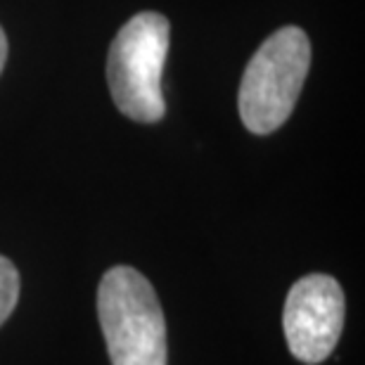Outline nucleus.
<instances>
[{"mask_svg":"<svg viewBox=\"0 0 365 365\" xmlns=\"http://www.w3.org/2000/svg\"><path fill=\"white\" fill-rule=\"evenodd\" d=\"M98 316L112 365H166V318L140 271L114 266L102 275Z\"/></svg>","mask_w":365,"mask_h":365,"instance_id":"nucleus-1","label":"nucleus"},{"mask_svg":"<svg viewBox=\"0 0 365 365\" xmlns=\"http://www.w3.org/2000/svg\"><path fill=\"white\" fill-rule=\"evenodd\" d=\"M311 67V43L302 29L284 26L268 36L240 83V119L254 135H268L294 112Z\"/></svg>","mask_w":365,"mask_h":365,"instance_id":"nucleus-2","label":"nucleus"},{"mask_svg":"<svg viewBox=\"0 0 365 365\" xmlns=\"http://www.w3.org/2000/svg\"><path fill=\"white\" fill-rule=\"evenodd\" d=\"M169 55V19L140 12L119 29L107 57V83L121 114L140 123L164 116L162 74Z\"/></svg>","mask_w":365,"mask_h":365,"instance_id":"nucleus-3","label":"nucleus"},{"mask_svg":"<svg viewBox=\"0 0 365 365\" xmlns=\"http://www.w3.org/2000/svg\"><path fill=\"white\" fill-rule=\"evenodd\" d=\"M344 311V292L334 277L311 273L297 280L282 316L292 356L306 365L323 363L341 337Z\"/></svg>","mask_w":365,"mask_h":365,"instance_id":"nucleus-4","label":"nucleus"},{"mask_svg":"<svg viewBox=\"0 0 365 365\" xmlns=\"http://www.w3.org/2000/svg\"><path fill=\"white\" fill-rule=\"evenodd\" d=\"M19 299V273L10 259L0 257V325L10 318Z\"/></svg>","mask_w":365,"mask_h":365,"instance_id":"nucleus-5","label":"nucleus"},{"mask_svg":"<svg viewBox=\"0 0 365 365\" xmlns=\"http://www.w3.org/2000/svg\"><path fill=\"white\" fill-rule=\"evenodd\" d=\"M5 62H7V38H5L3 26H0V71H3Z\"/></svg>","mask_w":365,"mask_h":365,"instance_id":"nucleus-6","label":"nucleus"}]
</instances>
